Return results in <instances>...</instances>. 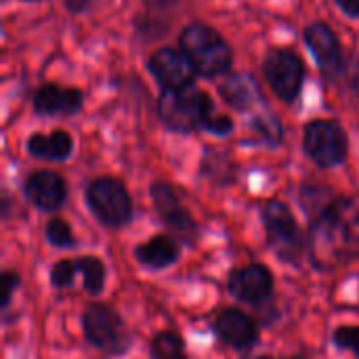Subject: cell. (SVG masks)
Wrapping results in <instances>:
<instances>
[{
	"instance_id": "cell-1",
	"label": "cell",
	"mask_w": 359,
	"mask_h": 359,
	"mask_svg": "<svg viewBox=\"0 0 359 359\" xmlns=\"http://www.w3.org/2000/svg\"><path fill=\"white\" fill-rule=\"evenodd\" d=\"M301 204L309 217L307 257L316 269L330 271L359 261V198L307 183L301 187Z\"/></svg>"
},
{
	"instance_id": "cell-2",
	"label": "cell",
	"mask_w": 359,
	"mask_h": 359,
	"mask_svg": "<svg viewBox=\"0 0 359 359\" xmlns=\"http://www.w3.org/2000/svg\"><path fill=\"white\" fill-rule=\"evenodd\" d=\"M261 223L271 252L282 263L299 267L307 255V233L301 229L292 208L282 200H269L261 208Z\"/></svg>"
},
{
	"instance_id": "cell-3",
	"label": "cell",
	"mask_w": 359,
	"mask_h": 359,
	"mask_svg": "<svg viewBox=\"0 0 359 359\" xmlns=\"http://www.w3.org/2000/svg\"><path fill=\"white\" fill-rule=\"evenodd\" d=\"M160 120L175 133H191L208 126L217 116L215 103L208 93L196 88L194 84L183 88H166L158 103Z\"/></svg>"
},
{
	"instance_id": "cell-4",
	"label": "cell",
	"mask_w": 359,
	"mask_h": 359,
	"mask_svg": "<svg viewBox=\"0 0 359 359\" xmlns=\"http://www.w3.org/2000/svg\"><path fill=\"white\" fill-rule=\"evenodd\" d=\"M181 50L200 76L212 78L229 69L233 61L227 40L206 23H189L181 32Z\"/></svg>"
},
{
	"instance_id": "cell-5",
	"label": "cell",
	"mask_w": 359,
	"mask_h": 359,
	"mask_svg": "<svg viewBox=\"0 0 359 359\" xmlns=\"http://www.w3.org/2000/svg\"><path fill=\"white\" fill-rule=\"evenodd\" d=\"M84 200L95 219L109 229H122L133 221V198L126 185L114 177L93 179L84 189Z\"/></svg>"
},
{
	"instance_id": "cell-6",
	"label": "cell",
	"mask_w": 359,
	"mask_h": 359,
	"mask_svg": "<svg viewBox=\"0 0 359 359\" xmlns=\"http://www.w3.org/2000/svg\"><path fill=\"white\" fill-rule=\"evenodd\" d=\"M82 334L103 355H122L130 347L124 320L105 303H90L82 313Z\"/></svg>"
},
{
	"instance_id": "cell-7",
	"label": "cell",
	"mask_w": 359,
	"mask_h": 359,
	"mask_svg": "<svg viewBox=\"0 0 359 359\" xmlns=\"http://www.w3.org/2000/svg\"><path fill=\"white\" fill-rule=\"evenodd\" d=\"M303 149L320 168H334L347 158V133L334 120H311L303 133Z\"/></svg>"
},
{
	"instance_id": "cell-8",
	"label": "cell",
	"mask_w": 359,
	"mask_h": 359,
	"mask_svg": "<svg viewBox=\"0 0 359 359\" xmlns=\"http://www.w3.org/2000/svg\"><path fill=\"white\" fill-rule=\"evenodd\" d=\"M149 196H151V202H154V208H156L160 221L170 231L181 236L185 242L196 244L200 238V225L194 219V215L183 206L177 189L166 181H156L149 187Z\"/></svg>"
},
{
	"instance_id": "cell-9",
	"label": "cell",
	"mask_w": 359,
	"mask_h": 359,
	"mask_svg": "<svg viewBox=\"0 0 359 359\" xmlns=\"http://www.w3.org/2000/svg\"><path fill=\"white\" fill-rule=\"evenodd\" d=\"M265 78L271 86V90L286 103H292L301 88L305 78V67L301 57L290 48H276L265 57L263 65Z\"/></svg>"
},
{
	"instance_id": "cell-10",
	"label": "cell",
	"mask_w": 359,
	"mask_h": 359,
	"mask_svg": "<svg viewBox=\"0 0 359 359\" xmlns=\"http://www.w3.org/2000/svg\"><path fill=\"white\" fill-rule=\"evenodd\" d=\"M227 290L246 305H265L271 301L276 290L273 271L263 263H248L238 267L227 278Z\"/></svg>"
},
{
	"instance_id": "cell-11",
	"label": "cell",
	"mask_w": 359,
	"mask_h": 359,
	"mask_svg": "<svg viewBox=\"0 0 359 359\" xmlns=\"http://www.w3.org/2000/svg\"><path fill=\"white\" fill-rule=\"evenodd\" d=\"M215 334L236 351H248L259 343V326L257 322L238 307H225L212 322Z\"/></svg>"
},
{
	"instance_id": "cell-12",
	"label": "cell",
	"mask_w": 359,
	"mask_h": 359,
	"mask_svg": "<svg viewBox=\"0 0 359 359\" xmlns=\"http://www.w3.org/2000/svg\"><path fill=\"white\" fill-rule=\"evenodd\" d=\"M23 194L34 208L42 212H55L67 200V183L55 170H36L25 179Z\"/></svg>"
},
{
	"instance_id": "cell-13",
	"label": "cell",
	"mask_w": 359,
	"mask_h": 359,
	"mask_svg": "<svg viewBox=\"0 0 359 359\" xmlns=\"http://www.w3.org/2000/svg\"><path fill=\"white\" fill-rule=\"evenodd\" d=\"M149 72L156 76V80L164 88H183L194 84V76L198 74L191 65V61L185 57L183 50L177 48H158L149 57Z\"/></svg>"
},
{
	"instance_id": "cell-14",
	"label": "cell",
	"mask_w": 359,
	"mask_h": 359,
	"mask_svg": "<svg viewBox=\"0 0 359 359\" xmlns=\"http://www.w3.org/2000/svg\"><path fill=\"white\" fill-rule=\"evenodd\" d=\"M305 42L326 76H337L339 72H343L341 42L334 36V32L330 29V25H326L322 21L311 23L305 29Z\"/></svg>"
},
{
	"instance_id": "cell-15",
	"label": "cell",
	"mask_w": 359,
	"mask_h": 359,
	"mask_svg": "<svg viewBox=\"0 0 359 359\" xmlns=\"http://www.w3.org/2000/svg\"><path fill=\"white\" fill-rule=\"evenodd\" d=\"M181 252H183V246L177 238H172L168 233H158V236L137 244L133 250V257L139 265L160 271V269L175 265L181 259Z\"/></svg>"
},
{
	"instance_id": "cell-16",
	"label": "cell",
	"mask_w": 359,
	"mask_h": 359,
	"mask_svg": "<svg viewBox=\"0 0 359 359\" xmlns=\"http://www.w3.org/2000/svg\"><path fill=\"white\" fill-rule=\"evenodd\" d=\"M82 93L78 88H63L44 84L34 95V109L40 116H74L82 107Z\"/></svg>"
},
{
	"instance_id": "cell-17",
	"label": "cell",
	"mask_w": 359,
	"mask_h": 359,
	"mask_svg": "<svg viewBox=\"0 0 359 359\" xmlns=\"http://www.w3.org/2000/svg\"><path fill=\"white\" fill-rule=\"evenodd\" d=\"M27 151L32 158L38 160H53V162H61L67 160L74 151V139L67 130L57 128L48 135L44 133H34L27 139Z\"/></svg>"
},
{
	"instance_id": "cell-18",
	"label": "cell",
	"mask_w": 359,
	"mask_h": 359,
	"mask_svg": "<svg viewBox=\"0 0 359 359\" xmlns=\"http://www.w3.org/2000/svg\"><path fill=\"white\" fill-rule=\"evenodd\" d=\"M221 97L236 109L246 111L255 105L257 99H261V90L259 84L252 76L248 74H231L227 76L221 86H219Z\"/></svg>"
},
{
	"instance_id": "cell-19",
	"label": "cell",
	"mask_w": 359,
	"mask_h": 359,
	"mask_svg": "<svg viewBox=\"0 0 359 359\" xmlns=\"http://www.w3.org/2000/svg\"><path fill=\"white\" fill-rule=\"evenodd\" d=\"M76 265H78V273L82 276L84 292L90 297H99L105 290V282H107V267L103 259L95 255H82L76 257Z\"/></svg>"
},
{
	"instance_id": "cell-20",
	"label": "cell",
	"mask_w": 359,
	"mask_h": 359,
	"mask_svg": "<svg viewBox=\"0 0 359 359\" xmlns=\"http://www.w3.org/2000/svg\"><path fill=\"white\" fill-rule=\"evenodd\" d=\"M151 359H187L185 343L179 332L175 330H162L158 332L149 343Z\"/></svg>"
},
{
	"instance_id": "cell-21",
	"label": "cell",
	"mask_w": 359,
	"mask_h": 359,
	"mask_svg": "<svg viewBox=\"0 0 359 359\" xmlns=\"http://www.w3.org/2000/svg\"><path fill=\"white\" fill-rule=\"evenodd\" d=\"M44 236H46V242L55 248H76V244H78V240L72 231V225L59 217H53L46 223Z\"/></svg>"
},
{
	"instance_id": "cell-22",
	"label": "cell",
	"mask_w": 359,
	"mask_h": 359,
	"mask_svg": "<svg viewBox=\"0 0 359 359\" xmlns=\"http://www.w3.org/2000/svg\"><path fill=\"white\" fill-rule=\"evenodd\" d=\"M78 273V265L76 261H69V259H61L57 261L50 271H48V280H50V286L57 288V290H63V288H72L74 286V278Z\"/></svg>"
},
{
	"instance_id": "cell-23",
	"label": "cell",
	"mask_w": 359,
	"mask_h": 359,
	"mask_svg": "<svg viewBox=\"0 0 359 359\" xmlns=\"http://www.w3.org/2000/svg\"><path fill=\"white\" fill-rule=\"evenodd\" d=\"M252 130L269 145H280L282 137H284V130H282V124L278 122L276 116H261V118H255L252 120Z\"/></svg>"
},
{
	"instance_id": "cell-24",
	"label": "cell",
	"mask_w": 359,
	"mask_h": 359,
	"mask_svg": "<svg viewBox=\"0 0 359 359\" xmlns=\"http://www.w3.org/2000/svg\"><path fill=\"white\" fill-rule=\"evenodd\" d=\"M332 345L359 359V326H341L332 332Z\"/></svg>"
},
{
	"instance_id": "cell-25",
	"label": "cell",
	"mask_w": 359,
	"mask_h": 359,
	"mask_svg": "<svg viewBox=\"0 0 359 359\" xmlns=\"http://www.w3.org/2000/svg\"><path fill=\"white\" fill-rule=\"evenodd\" d=\"M19 284H21V276L17 271H13V269L2 271V278H0V297H2L0 299V309L2 311L8 309V305L13 301V294L19 288Z\"/></svg>"
},
{
	"instance_id": "cell-26",
	"label": "cell",
	"mask_w": 359,
	"mask_h": 359,
	"mask_svg": "<svg viewBox=\"0 0 359 359\" xmlns=\"http://www.w3.org/2000/svg\"><path fill=\"white\" fill-rule=\"evenodd\" d=\"M206 130L212 133V135H219V137L229 135V133L233 130V120H231L229 116H221V114H219V116H215V118L208 122Z\"/></svg>"
},
{
	"instance_id": "cell-27",
	"label": "cell",
	"mask_w": 359,
	"mask_h": 359,
	"mask_svg": "<svg viewBox=\"0 0 359 359\" xmlns=\"http://www.w3.org/2000/svg\"><path fill=\"white\" fill-rule=\"evenodd\" d=\"M337 4L351 17H359V0H337Z\"/></svg>"
},
{
	"instance_id": "cell-28",
	"label": "cell",
	"mask_w": 359,
	"mask_h": 359,
	"mask_svg": "<svg viewBox=\"0 0 359 359\" xmlns=\"http://www.w3.org/2000/svg\"><path fill=\"white\" fill-rule=\"evenodd\" d=\"M349 86H351V90L358 95L359 99V61L351 67V74H349Z\"/></svg>"
},
{
	"instance_id": "cell-29",
	"label": "cell",
	"mask_w": 359,
	"mask_h": 359,
	"mask_svg": "<svg viewBox=\"0 0 359 359\" xmlns=\"http://www.w3.org/2000/svg\"><path fill=\"white\" fill-rule=\"evenodd\" d=\"M65 4H67L72 11H80V8H84L86 0H65Z\"/></svg>"
},
{
	"instance_id": "cell-30",
	"label": "cell",
	"mask_w": 359,
	"mask_h": 359,
	"mask_svg": "<svg viewBox=\"0 0 359 359\" xmlns=\"http://www.w3.org/2000/svg\"><path fill=\"white\" fill-rule=\"evenodd\" d=\"M255 359H307V355H303V353H297V355H290V358H276V355H257Z\"/></svg>"
}]
</instances>
